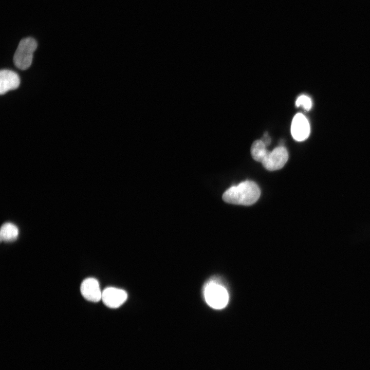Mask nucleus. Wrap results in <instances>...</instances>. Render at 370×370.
<instances>
[{"mask_svg":"<svg viewBox=\"0 0 370 370\" xmlns=\"http://www.w3.org/2000/svg\"><path fill=\"white\" fill-rule=\"evenodd\" d=\"M80 291L83 297L89 301L97 302L101 300L102 292L98 281L95 278L85 279L81 283Z\"/></svg>","mask_w":370,"mask_h":370,"instance_id":"0eeeda50","label":"nucleus"},{"mask_svg":"<svg viewBox=\"0 0 370 370\" xmlns=\"http://www.w3.org/2000/svg\"><path fill=\"white\" fill-rule=\"evenodd\" d=\"M261 140H262V141L264 142V143L265 144V145L266 146H268L270 144V142H271L270 138L268 136L267 133H265L264 134V136L263 137L262 139H261Z\"/></svg>","mask_w":370,"mask_h":370,"instance_id":"f8f14e48","label":"nucleus"},{"mask_svg":"<svg viewBox=\"0 0 370 370\" xmlns=\"http://www.w3.org/2000/svg\"><path fill=\"white\" fill-rule=\"evenodd\" d=\"M261 195V190L254 181L246 180L237 186H232L223 195V199L227 203L250 206L254 203Z\"/></svg>","mask_w":370,"mask_h":370,"instance_id":"f257e3e1","label":"nucleus"},{"mask_svg":"<svg viewBox=\"0 0 370 370\" xmlns=\"http://www.w3.org/2000/svg\"><path fill=\"white\" fill-rule=\"evenodd\" d=\"M20 79L15 72L8 69L0 71V94L4 95L10 90L16 89L20 85Z\"/></svg>","mask_w":370,"mask_h":370,"instance_id":"6e6552de","label":"nucleus"},{"mask_svg":"<svg viewBox=\"0 0 370 370\" xmlns=\"http://www.w3.org/2000/svg\"><path fill=\"white\" fill-rule=\"evenodd\" d=\"M37 46L36 41L32 38L28 37L21 40L13 56L15 66L21 70L28 68L32 63L33 53Z\"/></svg>","mask_w":370,"mask_h":370,"instance_id":"7ed1b4c3","label":"nucleus"},{"mask_svg":"<svg viewBox=\"0 0 370 370\" xmlns=\"http://www.w3.org/2000/svg\"><path fill=\"white\" fill-rule=\"evenodd\" d=\"M266 146L262 140L254 141L251 147V154L256 161L261 162L266 151Z\"/></svg>","mask_w":370,"mask_h":370,"instance_id":"9d476101","label":"nucleus"},{"mask_svg":"<svg viewBox=\"0 0 370 370\" xmlns=\"http://www.w3.org/2000/svg\"><path fill=\"white\" fill-rule=\"evenodd\" d=\"M291 133L294 140L302 141L310 134V125L307 119L301 113L297 114L292 120Z\"/></svg>","mask_w":370,"mask_h":370,"instance_id":"39448f33","label":"nucleus"},{"mask_svg":"<svg viewBox=\"0 0 370 370\" xmlns=\"http://www.w3.org/2000/svg\"><path fill=\"white\" fill-rule=\"evenodd\" d=\"M18 235L17 227L12 223L4 224L0 231L1 240L5 242H12L16 239Z\"/></svg>","mask_w":370,"mask_h":370,"instance_id":"1a4fd4ad","label":"nucleus"},{"mask_svg":"<svg viewBox=\"0 0 370 370\" xmlns=\"http://www.w3.org/2000/svg\"><path fill=\"white\" fill-rule=\"evenodd\" d=\"M297 106H302L304 109L309 110L312 106V101L310 98L306 95L299 96L295 102Z\"/></svg>","mask_w":370,"mask_h":370,"instance_id":"9b49d317","label":"nucleus"},{"mask_svg":"<svg viewBox=\"0 0 370 370\" xmlns=\"http://www.w3.org/2000/svg\"><path fill=\"white\" fill-rule=\"evenodd\" d=\"M288 159V153L285 147L280 145L272 151L267 150L261 161L267 170L273 171L282 169Z\"/></svg>","mask_w":370,"mask_h":370,"instance_id":"20e7f679","label":"nucleus"},{"mask_svg":"<svg viewBox=\"0 0 370 370\" xmlns=\"http://www.w3.org/2000/svg\"><path fill=\"white\" fill-rule=\"evenodd\" d=\"M203 295L206 303L214 309L225 308L229 301V294L227 289L216 281H211L206 284Z\"/></svg>","mask_w":370,"mask_h":370,"instance_id":"f03ea898","label":"nucleus"},{"mask_svg":"<svg viewBox=\"0 0 370 370\" xmlns=\"http://www.w3.org/2000/svg\"><path fill=\"white\" fill-rule=\"evenodd\" d=\"M127 298V293L124 290L110 287L102 291L101 300L107 307L116 308L122 305Z\"/></svg>","mask_w":370,"mask_h":370,"instance_id":"423d86ee","label":"nucleus"}]
</instances>
